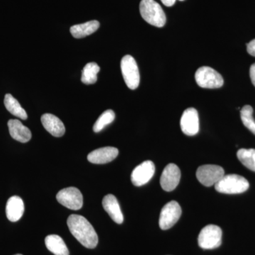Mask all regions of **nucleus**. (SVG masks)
<instances>
[{
  "mask_svg": "<svg viewBox=\"0 0 255 255\" xmlns=\"http://www.w3.org/2000/svg\"><path fill=\"white\" fill-rule=\"evenodd\" d=\"M140 12L142 18L150 24L161 28L166 23V16L160 5L155 0H142Z\"/></svg>",
  "mask_w": 255,
  "mask_h": 255,
  "instance_id": "nucleus-2",
  "label": "nucleus"
},
{
  "mask_svg": "<svg viewBox=\"0 0 255 255\" xmlns=\"http://www.w3.org/2000/svg\"><path fill=\"white\" fill-rule=\"evenodd\" d=\"M60 204L69 209L78 211L83 206V196L81 191L75 187H68L62 189L56 196Z\"/></svg>",
  "mask_w": 255,
  "mask_h": 255,
  "instance_id": "nucleus-9",
  "label": "nucleus"
},
{
  "mask_svg": "<svg viewBox=\"0 0 255 255\" xmlns=\"http://www.w3.org/2000/svg\"><path fill=\"white\" fill-rule=\"evenodd\" d=\"M222 243V230L216 225H208L200 232L198 243L202 249L212 250L219 248Z\"/></svg>",
  "mask_w": 255,
  "mask_h": 255,
  "instance_id": "nucleus-6",
  "label": "nucleus"
},
{
  "mask_svg": "<svg viewBox=\"0 0 255 255\" xmlns=\"http://www.w3.org/2000/svg\"><path fill=\"white\" fill-rule=\"evenodd\" d=\"M67 224L72 235L85 248L94 249L98 244V236L91 223L80 215L69 216Z\"/></svg>",
  "mask_w": 255,
  "mask_h": 255,
  "instance_id": "nucleus-1",
  "label": "nucleus"
},
{
  "mask_svg": "<svg viewBox=\"0 0 255 255\" xmlns=\"http://www.w3.org/2000/svg\"><path fill=\"white\" fill-rule=\"evenodd\" d=\"M4 103L5 107L9 113L18 117V118L26 120L28 118L26 111L23 110L17 100L10 94L5 95Z\"/></svg>",
  "mask_w": 255,
  "mask_h": 255,
  "instance_id": "nucleus-20",
  "label": "nucleus"
},
{
  "mask_svg": "<svg viewBox=\"0 0 255 255\" xmlns=\"http://www.w3.org/2000/svg\"><path fill=\"white\" fill-rule=\"evenodd\" d=\"M100 68L96 63H87L82 70L81 81L85 85H93L97 81V73Z\"/></svg>",
  "mask_w": 255,
  "mask_h": 255,
  "instance_id": "nucleus-21",
  "label": "nucleus"
},
{
  "mask_svg": "<svg viewBox=\"0 0 255 255\" xmlns=\"http://www.w3.org/2000/svg\"><path fill=\"white\" fill-rule=\"evenodd\" d=\"M155 164L152 161L147 160L139 164L133 169L131 174V182L135 187L145 185L155 174Z\"/></svg>",
  "mask_w": 255,
  "mask_h": 255,
  "instance_id": "nucleus-10",
  "label": "nucleus"
},
{
  "mask_svg": "<svg viewBox=\"0 0 255 255\" xmlns=\"http://www.w3.org/2000/svg\"><path fill=\"white\" fill-rule=\"evenodd\" d=\"M100 26V23L98 21L93 20L82 24L74 25L70 28V31L72 36L75 38H85L95 33Z\"/></svg>",
  "mask_w": 255,
  "mask_h": 255,
  "instance_id": "nucleus-19",
  "label": "nucleus"
},
{
  "mask_svg": "<svg viewBox=\"0 0 255 255\" xmlns=\"http://www.w3.org/2000/svg\"><path fill=\"white\" fill-rule=\"evenodd\" d=\"M247 50H248V53L250 55L255 57V39H253V41L248 43V45H247Z\"/></svg>",
  "mask_w": 255,
  "mask_h": 255,
  "instance_id": "nucleus-25",
  "label": "nucleus"
},
{
  "mask_svg": "<svg viewBox=\"0 0 255 255\" xmlns=\"http://www.w3.org/2000/svg\"><path fill=\"white\" fill-rule=\"evenodd\" d=\"M115 119V113L114 111L109 110L103 112L97 122H95L93 127L94 131L99 132L102 131L107 126L110 125Z\"/></svg>",
  "mask_w": 255,
  "mask_h": 255,
  "instance_id": "nucleus-23",
  "label": "nucleus"
},
{
  "mask_svg": "<svg viewBox=\"0 0 255 255\" xmlns=\"http://www.w3.org/2000/svg\"><path fill=\"white\" fill-rule=\"evenodd\" d=\"M102 205L114 222L118 224L124 222V215L115 196L113 194L105 196L102 201Z\"/></svg>",
  "mask_w": 255,
  "mask_h": 255,
  "instance_id": "nucleus-15",
  "label": "nucleus"
},
{
  "mask_svg": "<svg viewBox=\"0 0 255 255\" xmlns=\"http://www.w3.org/2000/svg\"><path fill=\"white\" fill-rule=\"evenodd\" d=\"M121 70L127 87L132 90L137 89L140 84V73L133 57L125 55L121 61Z\"/></svg>",
  "mask_w": 255,
  "mask_h": 255,
  "instance_id": "nucleus-4",
  "label": "nucleus"
},
{
  "mask_svg": "<svg viewBox=\"0 0 255 255\" xmlns=\"http://www.w3.org/2000/svg\"><path fill=\"white\" fill-rule=\"evenodd\" d=\"M250 76H251V81L253 85L255 87V63L251 65L250 69Z\"/></svg>",
  "mask_w": 255,
  "mask_h": 255,
  "instance_id": "nucleus-26",
  "label": "nucleus"
},
{
  "mask_svg": "<svg viewBox=\"0 0 255 255\" xmlns=\"http://www.w3.org/2000/svg\"><path fill=\"white\" fill-rule=\"evenodd\" d=\"M118 155L119 150L116 147H104L89 153L87 159L93 164H106L113 161Z\"/></svg>",
  "mask_w": 255,
  "mask_h": 255,
  "instance_id": "nucleus-13",
  "label": "nucleus"
},
{
  "mask_svg": "<svg viewBox=\"0 0 255 255\" xmlns=\"http://www.w3.org/2000/svg\"><path fill=\"white\" fill-rule=\"evenodd\" d=\"M225 175V171L221 166L205 164L196 171V178L205 187L215 185Z\"/></svg>",
  "mask_w": 255,
  "mask_h": 255,
  "instance_id": "nucleus-7",
  "label": "nucleus"
},
{
  "mask_svg": "<svg viewBox=\"0 0 255 255\" xmlns=\"http://www.w3.org/2000/svg\"><path fill=\"white\" fill-rule=\"evenodd\" d=\"M161 1L166 6H172L175 4L176 0H161Z\"/></svg>",
  "mask_w": 255,
  "mask_h": 255,
  "instance_id": "nucleus-27",
  "label": "nucleus"
},
{
  "mask_svg": "<svg viewBox=\"0 0 255 255\" xmlns=\"http://www.w3.org/2000/svg\"><path fill=\"white\" fill-rule=\"evenodd\" d=\"M45 244L48 251L55 255H69L68 247L63 238L58 235H50L45 238Z\"/></svg>",
  "mask_w": 255,
  "mask_h": 255,
  "instance_id": "nucleus-18",
  "label": "nucleus"
},
{
  "mask_svg": "<svg viewBox=\"0 0 255 255\" xmlns=\"http://www.w3.org/2000/svg\"><path fill=\"white\" fill-rule=\"evenodd\" d=\"M253 107L250 105H246L242 109L241 117L245 127L248 128L255 135V121L253 119Z\"/></svg>",
  "mask_w": 255,
  "mask_h": 255,
  "instance_id": "nucleus-24",
  "label": "nucleus"
},
{
  "mask_svg": "<svg viewBox=\"0 0 255 255\" xmlns=\"http://www.w3.org/2000/svg\"><path fill=\"white\" fill-rule=\"evenodd\" d=\"M179 1H184V0H179Z\"/></svg>",
  "mask_w": 255,
  "mask_h": 255,
  "instance_id": "nucleus-29",
  "label": "nucleus"
},
{
  "mask_svg": "<svg viewBox=\"0 0 255 255\" xmlns=\"http://www.w3.org/2000/svg\"><path fill=\"white\" fill-rule=\"evenodd\" d=\"M22 255L17 254V255Z\"/></svg>",
  "mask_w": 255,
  "mask_h": 255,
  "instance_id": "nucleus-28",
  "label": "nucleus"
},
{
  "mask_svg": "<svg viewBox=\"0 0 255 255\" xmlns=\"http://www.w3.org/2000/svg\"><path fill=\"white\" fill-rule=\"evenodd\" d=\"M180 178V169L178 166L173 163L167 164L161 175V187L166 191H173L179 184Z\"/></svg>",
  "mask_w": 255,
  "mask_h": 255,
  "instance_id": "nucleus-12",
  "label": "nucleus"
},
{
  "mask_svg": "<svg viewBox=\"0 0 255 255\" xmlns=\"http://www.w3.org/2000/svg\"><path fill=\"white\" fill-rule=\"evenodd\" d=\"M8 127L11 137L18 142H27L31 140V132L17 119H11L8 122Z\"/></svg>",
  "mask_w": 255,
  "mask_h": 255,
  "instance_id": "nucleus-16",
  "label": "nucleus"
},
{
  "mask_svg": "<svg viewBox=\"0 0 255 255\" xmlns=\"http://www.w3.org/2000/svg\"><path fill=\"white\" fill-rule=\"evenodd\" d=\"M41 123L45 129L54 137H62L65 128L59 118L51 114H45L41 117Z\"/></svg>",
  "mask_w": 255,
  "mask_h": 255,
  "instance_id": "nucleus-14",
  "label": "nucleus"
},
{
  "mask_svg": "<svg viewBox=\"0 0 255 255\" xmlns=\"http://www.w3.org/2000/svg\"><path fill=\"white\" fill-rule=\"evenodd\" d=\"M24 204L19 196H14L8 199L6 206V217L11 222H16L22 217Z\"/></svg>",
  "mask_w": 255,
  "mask_h": 255,
  "instance_id": "nucleus-17",
  "label": "nucleus"
},
{
  "mask_svg": "<svg viewBox=\"0 0 255 255\" xmlns=\"http://www.w3.org/2000/svg\"><path fill=\"white\" fill-rule=\"evenodd\" d=\"M180 127L185 135L193 136L199 131V118L197 110L189 108L184 111L181 117Z\"/></svg>",
  "mask_w": 255,
  "mask_h": 255,
  "instance_id": "nucleus-11",
  "label": "nucleus"
},
{
  "mask_svg": "<svg viewBox=\"0 0 255 255\" xmlns=\"http://www.w3.org/2000/svg\"><path fill=\"white\" fill-rule=\"evenodd\" d=\"M237 156L243 165L255 172V149H241L238 151Z\"/></svg>",
  "mask_w": 255,
  "mask_h": 255,
  "instance_id": "nucleus-22",
  "label": "nucleus"
},
{
  "mask_svg": "<svg viewBox=\"0 0 255 255\" xmlns=\"http://www.w3.org/2000/svg\"><path fill=\"white\" fill-rule=\"evenodd\" d=\"M250 184L246 178L238 174H228L215 184V189L220 193L227 194H241L249 189Z\"/></svg>",
  "mask_w": 255,
  "mask_h": 255,
  "instance_id": "nucleus-3",
  "label": "nucleus"
},
{
  "mask_svg": "<svg viewBox=\"0 0 255 255\" xmlns=\"http://www.w3.org/2000/svg\"><path fill=\"white\" fill-rule=\"evenodd\" d=\"M182 209L178 202L172 201L164 205L159 216V226L161 229L168 230L173 227L180 219Z\"/></svg>",
  "mask_w": 255,
  "mask_h": 255,
  "instance_id": "nucleus-8",
  "label": "nucleus"
},
{
  "mask_svg": "<svg viewBox=\"0 0 255 255\" xmlns=\"http://www.w3.org/2000/svg\"><path fill=\"white\" fill-rule=\"evenodd\" d=\"M195 80L199 87L206 89L220 88L224 83L221 74L207 66L198 69L195 74Z\"/></svg>",
  "mask_w": 255,
  "mask_h": 255,
  "instance_id": "nucleus-5",
  "label": "nucleus"
}]
</instances>
